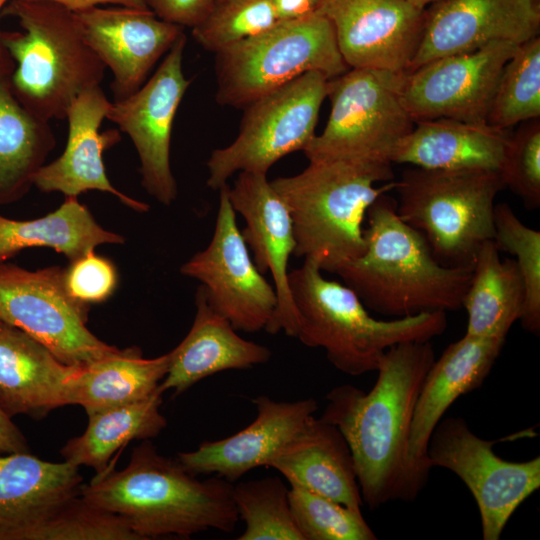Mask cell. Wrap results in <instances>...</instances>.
<instances>
[{
    "instance_id": "cell-32",
    "label": "cell",
    "mask_w": 540,
    "mask_h": 540,
    "mask_svg": "<svg viewBox=\"0 0 540 540\" xmlns=\"http://www.w3.org/2000/svg\"><path fill=\"white\" fill-rule=\"evenodd\" d=\"M160 388L146 399L88 415L86 430L60 450L65 461L93 468L97 476L109 471L111 457L132 440H148L167 425L160 413Z\"/></svg>"
},
{
    "instance_id": "cell-18",
    "label": "cell",
    "mask_w": 540,
    "mask_h": 540,
    "mask_svg": "<svg viewBox=\"0 0 540 540\" xmlns=\"http://www.w3.org/2000/svg\"><path fill=\"white\" fill-rule=\"evenodd\" d=\"M231 205L245 221L241 234L263 274L269 272L277 306L265 330L296 337L298 317L289 286L288 264L296 242L289 210L273 189L267 174L242 171L228 187Z\"/></svg>"
},
{
    "instance_id": "cell-22",
    "label": "cell",
    "mask_w": 540,
    "mask_h": 540,
    "mask_svg": "<svg viewBox=\"0 0 540 540\" xmlns=\"http://www.w3.org/2000/svg\"><path fill=\"white\" fill-rule=\"evenodd\" d=\"M505 340L465 334L435 358L428 370L415 404L408 441L410 461L426 479L432 468L428 443L435 427L460 396L482 385Z\"/></svg>"
},
{
    "instance_id": "cell-36",
    "label": "cell",
    "mask_w": 540,
    "mask_h": 540,
    "mask_svg": "<svg viewBox=\"0 0 540 540\" xmlns=\"http://www.w3.org/2000/svg\"><path fill=\"white\" fill-rule=\"evenodd\" d=\"M289 504L303 540H375L361 511L290 484Z\"/></svg>"
},
{
    "instance_id": "cell-23",
    "label": "cell",
    "mask_w": 540,
    "mask_h": 540,
    "mask_svg": "<svg viewBox=\"0 0 540 540\" xmlns=\"http://www.w3.org/2000/svg\"><path fill=\"white\" fill-rule=\"evenodd\" d=\"M79 466L30 452L0 454V540H33L68 500L81 494Z\"/></svg>"
},
{
    "instance_id": "cell-39",
    "label": "cell",
    "mask_w": 540,
    "mask_h": 540,
    "mask_svg": "<svg viewBox=\"0 0 540 540\" xmlns=\"http://www.w3.org/2000/svg\"><path fill=\"white\" fill-rule=\"evenodd\" d=\"M499 174L528 209L540 206V121L523 122L510 135Z\"/></svg>"
},
{
    "instance_id": "cell-19",
    "label": "cell",
    "mask_w": 540,
    "mask_h": 540,
    "mask_svg": "<svg viewBox=\"0 0 540 540\" xmlns=\"http://www.w3.org/2000/svg\"><path fill=\"white\" fill-rule=\"evenodd\" d=\"M86 41L112 74L114 101L135 93L184 28L151 10L90 7L74 12Z\"/></svg>"
},
{
    "instance_id": "cell-4",
    "label": "cell",
    "mask_w": 540,
    "mask_h": 540,
    "mask_svg": "<svg viewBox=\"0 0 540 540\" xmlns=\"http://www.w3.org/2000/svg\"><path fill=\"white\" fill-rule=\"evenodd\" d=\"M270 184L289 210L294 255L335 274L364 252L367 210L396 181L391 163L318 160Z\"/></svg>"
},
{
    "instance_id": "cell-34",
    "label": "cell",
    "mask_w": 540,
    "mask_h": 540,
    "mask_svg": "<svg viewBox=\"0 0 540 540\" xmlns=\"http://www.w3.org/2000/svg\"><path fill=\"white\" fill-rule=\"evenodd\" d=\"M289 489L278 477L239 482L233 499L245 523L238 540H303L292 517Z\"/></svg>"
},
{
    "instance_id": "cell-35",
    "label": "cell",
    "mask_w": 540,
    "mask_h": 540,
    "mask_svg": "<svg viewBox=\"0 0 540 540\" xmlns=\"http://www.w3.org/2000/svg\"><path fill=\"white\" fill-rule=\"evenodd\" d=\"M497 249L514 256L525 289L520 322L525 330L540 333V232L526 226L507 203L495 204L494 238Z\"/></svg>"
},
{
    "instance_id": "cell-16",
    "label": "cell",
    "mask_w": 540,
    "mask_h": 540,
    "mask_svg": "<svg viewBox=\"0 0 540 540\" xmlns=\"http://www.w3.org/2000/svg\"><path fill=\"white\" fill-rule=\"evenodd\" d=\"M349 68L407 72L421 40L425 9L406 0H324Z\"/></svg>"
},
{
    "instance_id": "cell-38",
    "label": "cell",
    "mask_w": 540,
    "mask_h": 540,
    "mask_svg": "<svg viewBox=\"0 0 540 540\" xmlns=\"http://www.w3.org/2000/svg\"><path fill=\"white\" fill-rule=\"evenodd\" d=\"M33 540H140L118 515L95 506L81 494L64 503Z\"/></svg>"
},
{
    "instance_id": "cell-3",
    "label": "cell",
    "mask_w": 540,
    "mask_h": 540,
    "mask_svg": "<svg viewBox=\"0 0 540 540\" xmlns=\"http://www.w3.org/2000/svg\"><path fill=\"white\" fill-rule=\"evenodd\" d=\"M365 220L364 252L335 274L367 309L400 318L462 308L472 269L439 263L423 235L397 215L396 200L379 196Z\"/></svg>"
},
{
    "instance_id": "cell-43",
    "label": "cell",
    "mask_w": 540,
    "mask_h": 540,
    "mask_svg": "<svg viewBox=\"0 0 540 540\" xmlns=\"http://www.w3.org/2000/svg\"><path fill=\"white\" fill-rule=\"evenodd\" d=\"M30 452L21 430L0 408V454Z\"/></svg>"
},
{
    "instance_id": "cell-31",
    "label": "cell",
    "mask_w": 540,
    "mask_h": 540,
    "mask_svg": "<svg viewBox=\"0 0 540 540\" xmlns=\"http://www.w3.org/2000/svg\"><path fill=\"white\" fill-rule=\"evenodd\" d=\"M123 241L122 236L102 228L77 197H66L58 209L34 220L0 215V264L31 247L52 248L72 262L101 244Z\"/></svg>"
},
{
    "instance_id": "cell-17",
    "label": "cell",
    "mask_w": 540,
    "mask_h": 540,
    "mask_svg": "<svg viewBox=\"0 0 540 540\" xmlns=\"http://www.w3.org/2000/svg\"><path fill=\"white\" fill-rule=\"evenodd\" d=\"M539 31L538 0H441L425 8L421 40L408 71L495 42L520 45Z\"/></svg>"
},
{
    "instance_id": "cell-20",
    "label": "cell",
    "mask_w": 540,
    "mask_h": 540,
    "mask_svg": "<svg viewBox=\"0 0 540 540\" xmlns=\"http://www.w3.org/2000/svg\"><path fill=\"white\" fill-rule=\"evenodd\" d=\"M110 105L101 86L83 91L71 102L66 112L68 138L64 152L35 173L33 185L42 192H61L66 197H77L89 190L107 192L131 209L146 212L148 204L118 191L106 175L103 152L120 139L116 130L102 134L99 131Z\"/></svg>"
},
{
    "instance_id": "cell-47",
    "label": "cell",
    "mask_w": 540,
    "mask_h": 540,
    "mask_svg": "<svg viewBox=\"0 0 540 540\" xmlns=\"http://www.w3.org/2000/svg\"><path fill=\"white\" fill-rule=\"evenodd\" d=\"M538 1H540V0H538Z\"/></svg>"
},
{
    "instance_id": "cell-26",
    "label": "cell",
    "mask_w": 540,
    "mask_h": 540,
    "mask_svg": "<svg viewBox=\"0 0 540 540\" xmlns=\"http://www.w3.org/2000/svg\"><path fill=\"white\" fill-rule=\"evenodd\" d=\"M266 467L353 510L364 504L350 448L338 428L312 416Z\"/></svg>"
},
{
    "instance_id": "cell-1",
    "label": "cell",
    "mask_w": 540,
    "mask_h": 540,
    "mask_svg": "<svg viewBox=\"0 0 540 540\" xmlns=\"http://www.w3.org/2000/svg\"><path fill=\"white\" fill-rule=\"evenodd\" d=\"M435 360L431 341H409L385 351L372 389L344 384L326 396L320 417L345 438L363 503L375 509L413 501L428 479L410 461L408 441L415 404Z\"/></svg>"
},
{
    "instance_id": "cell-9",
    "label": "cell",
    "mask_w": 540,
    "mask_h": 540,
    "mask_svg": "<svg viewBox=\"0 0 540 540\" xmlns=\"http://www.w3.org/2000/svg\"><path fill=\"white\" fill-rule=\"evenodd\" d=\"M405 74L349 68L329 79V119L303 150L307 159L391 163L393 150L415 125L402 102Z\"/></svg>"
},
{
    "instance_id": "cell-28",
    "label": "cell",
    "mask_w": 540,
    "mask_h": 540,
    "mask_svg": "<svg viewBox=\"0 0 540 540\" xmlns=\"http://www.w3.org/2000/svg\"><path fill=\"white\" fill-rule=\"evenodd\" d=\"M15 62L0 43V204L20 199L55 146L50 122L30 113L11 88Z\"/></svg>"
},
{
    "instance_id": "cell-2",
    "label": "cell",
    "mask_w": 540,
    "mask_h": 540,
    "mask_svg": "<svg viewBox=\"0 0 540 540\" xmlns=\"http://www.w3.org/2000/svg\"><path fill=\"white\" fill-rule=\"evenodd\" d=\"M81 495L122 518L140 540L209 529L229 533L239 520L232 482L217 475L199 480L149 441L134 448L123 470L82 485Z\"/></svg>"
},
{
    "instance_id": "cell-42",
    "label": "cell",
    "mask_w": 540,
    "mask_h": 540,
    "mask_svg": "<svg viewBox=\"0 0 540 540\" xmlns=\"http://www.w3.org/2000/svg\"><path fill=\"white\" fill-rule=\"evenodd\" d=\"M278 21L304 18L318 13L324 0H269Z\"/></svg>"
},
{
    "instance_id": "cell-29",
    "label": "cell",
    "mask_w": 540,
    "mask_h": 540,
    "mask_svg": "<svg viewBox=\"0 0 540 540\" xmlns=\"http://www.w3.org/2000/svg\"><path fill=\"white\" fill-rule=\"evenodd\" d=\"M524 303V283L515 259H501L494 241H486L477 253L462 300L468 316L465 334L506 339L520 320Z\"/></svg>"
},
{
    "instance_id": "cell-11",
    "label": "cell",
    "mask_w": 540,
    "mask_h": 540,
    "mask_svg": "<svg viewBox=\"0 0 540 540\" xmlns=\"http://www.w3.org/2000/svg\"><path fill=\"white\" fill-rule=\"evenodd\" d=\"M87 311L88 305L67 292L63 269L31 271L0 264V320L39 341L68 366L84 367L120 351L87 329Z\"/></svg>"
},
{
    "instance_id": "cell-14",
    "label": "cell",
    "mask_w": 540,
    "mask_h": 540,
    "mask_svg": "<svg viewBox=\"0 0 540 540\" xmlns=\"http://www.w3.org/2000/svg\"><path fill=\"white\" fill-rule=\"evenodd\" d=\"M186 41L183 33L154 74L129 97L111 102L106 115L134 144L142 186L166 206L178 194L170 165V143L176 112L191 83L183 72Z\"/></svg>"
},
{
    "instance_id": "cell-33",
    "label": "cell",
    "mask_w": 540,
    "mask_h": 540,
    "mask_svg": "<svg viewBox=\"0 0 540 540\" xmlns=\"http://www.w3.org/2000/svg\"><path fill=\"white\" fill-rule=\"evenodd\" d=\"M540 117V38L516 48L495 88L487 123L500 129Z\"/></svg>"
},
{
    "instance_id": "cell-12",
    "label": "cell",
    "mask_w": 540,
    "mask_h": 540,
    "mask_svg": "<svg viewBox=\"0 0 540 540\" xmlns=\"http://www.w3.org/2000/svg\"><path fill=\"white\" fill-rule=\"evenodd\" d=\"M496 441L471 431L462 417L441 419L427 449L430 466L455 475L474 497L482 538L498 540L517 508L540 487V457L507 461L493 451Z\"/></svg>"
},
{
    "instance_id": "cell-27",
    "label": "cell",
    "mask_w": 540,
    "mask_h": 540,
    "mask_svg": "<svg viewBox=\"0 0 540 540\" xmlns=\"http://www.w3.org/2000/svg\"><path fill=\"white\" fill-rule=\"evenodd\" d=\"M510 135L487 122L422 120L397 144L390 161L432 170L499 172Z\"/></svg>"
},
{
    "instance_id": "cell-10",
    "label": "cell",
    "mask_w": 540,
    "mask_h": 540,
    "mask_svg": "<svg viewBox=\"0 0 540 540\" xmlns=\"http://www.w3.org/2000/svg\"><path fill=\"white\" fill-rule=\"evenodd\" d=\"M328 80L307 72L244 107L237 137L213 150L206 163L207 186L219 190L237 172L267 174L284 156L303 151L316 135Z\"/></svg>"
},
{
    "instance_id": "cell-5",
    "label": "cell",
    "mask_w": 540,
    "mask_h": 540,
    "mask_svg": "<svg viewBox=\"0 0 540 540\" xmlns=\"http://www.w3.org/2000/svg\"><path fill=\"white\" fill-rule=\"evenodd\" d=\"M0 16L16 18L23 29L1 31V43L15 62L14 95L44 121L66 119L71 102L100 86L106 69L75 13L50 1L9 0Z\"/></svg>"
},
{
    "instance_id": "cell-6",
    "label": "cell",
    "mask_w": 540,
    "mask_h": 540,
    "mask_svg": "<svg viewBox=\"0 0 540 540\" xmlns=\"http://www.w3.org/2000/svg\"><path fill=\"white\" fill-rule=\"evenodd\" d=\"M312 260L289 271V286L298 329L305 346L322 348L339 371L360 376L376 371L390 347L409 341H431L447 328L443 311L379 320L345 284L326 279Z\"/></svg>"
},
{
    "instance_id": "cell-30",
    "label": "cell",
    "mask_w": 540,
    "mask_h": 540,
    "mask_svg": "<svg viewBox=\"0 0 540 540\" xmlns=\"http://www.w3.org/2000/svg\"><path fill=\"white\" fill-rule=\"evenodd\" d=\"M169 353L147 359L131 347L78 367L70 387L69 404L82 406L87 415L148 398L167 374Z\"/></svg>"
},
{
    "instance_id": "cell-44",
    "label": "cell",
    "mask_w": 540,
    "mask_h": 540,
    "mask_svg": "<svg viewBox=\"0 0 540 540\" xmlns=\"http://www.w3.org/2000/svg\"><path fill=\"white\" fill-rule=\"evenodd\" d=\"M50 1L64 6L65 8L75 12L84 10L90 7H95L103 4H114L128 8L141 10H149L145 0H44Z\"/></svg>"
},
{
    "instance_id": "cell-37",
    "label": "cell",
    "mask_w": 540,
    "mask_h": 540,
    "mask_svg": "<svg viewBox=\"0 0 540 540\" xmlns=\"http://www.w3.org/2000/svg\"><path fill=\"white\" fill-rule=\"evenodd\" d=\"M277 22L269 0H215L205 17L191 29L195 41L215 54Z\"/></svg>"
},
{
    "instance_id": "cell-7",
    "label": "cell",
    "mask_w": 540,
    "mask_h": 540,
    "mask_svg": "<svg viewBox=\"0 0 540 540\" xmlns=\"http://www.w3.org/2000/svg\"><path fill=\"white\" fill-rule=\"evenodd\" d=\"M504 187L494 170L411 167L396 181V212L439 263L472 269L481 246L494 238L495 199Z\"/></svg>"
},
{
    "instance_id": "cell-40",
    "label": "cell",
    "mask_w": 540,
    "mask_h": 540,
    "mask_svg": "<svg viewBox=\"0 0 540 540\" xmlns=\"http://www.w3.org/2000/svg\"><path fill=\"white\" fill-rule=\"evenodd\" d=\"M64 270V284L69 295L85 305L107 300L117 286L114 265L94 251L70 262Z\"/></svg>"
},
{
    "instance_id": "cell-8",
    "label": "cell",
    "mask_w": 540,
    "mask_h": 540,
    "mask_svg": "<svg viewBox=\"0 0 540 540\" xmlns=\"http://www.w3.org/2000/svg\"><path fill=\"white\" fill-rule=\"evenodd\" d=\"M348 69L325 16L315 13L278 21L215 53L216 101L244 108L307 72L318 71L331 79Z\"/></svg>"
},
{
    "instance_id": "cell-41",
    "label": "cell",
    "mask_w": 540,
    "mask_h": 540,
    "mask_svg": "<svg viewBox=\"0 0 540 540\" xmlns=\"http://www.w3.org/2000/svg\"><path fill=\"white\" fill-rule=\"evenodd\" d=\"M215 0H145L149 10L158 18L193 28L208 13Z\"/></svg>"
},
{
    "instance_id": "cell-45",
    "label": "cell",
    "mask_w": 540,
    "mask_h": 540,
    "mask_svg": "<svg viewBox=\"0 0 540 540\" xmlns=\"http://www.w3.org/2000/svg\"><path fill=\"white\" fill-rule=\"evenodd\" d=\"M406 1L414 4L415 6L425 9L431 4L441 1V0H406Z\"/></svg>"
},
{
    "instance_id": "cell-24",
    "label": "cell",
    "mask_w": 540,
    "mask_h": 540,
    "mask_svg": "<svg viewBox=\"0 0 540 540\" xmlns=\"http://www.w3.org/2000/svg\"><path fill=\"white\" fill-rule=\"evenodd\" d=\"M77 369L62 363L21 329L0 320V408L9 418H41L69 405Z\"/></svg>"
},
{
    "instance_id": "cell-25",
    "label": "cell",
    "mask_w": 540,
    "mask_h": 540,
    "mask_svg": "<svg viewBox=\"0 0 540 540\" xmlns=\"http://www.w3.org/2000/svg\"><path fill=\"white\" fill-rule=\"evenodd\" d=\"M196 314L186 337L169 353V367L159 388L175 395L221 371L248 369L267 362L266 346L237 334L230 322L212 308L200 285L195 295Z\"/></svg>"
},
{
    "instance_id": "cell-15",
    "label": "cell",
    "mask_w": 540,
    "mask_h": 540,
    "mask_svg": "<svg viewBox=\"0 0 540 540\" xmlns=\"http://www.w3.org/2000/svg\"><path fill=\"white\" fill-rule=\"evenodd\" d=\"M517 47L495 42L407 71L402 87L404 107L415 123L438 118L487 122L500 74Z\"/></svg>"
},
{
    "instance_id": "cell-21",
    "label": "cell",
    "mask_w": 540,
    "mask_h": 540,
    "mask_svg": "<svg viewBox=\"0 0 540 540\" xmlns=\"http://www.w3.org/2000/svg\"><path fill=\"white\" fill-rule=\"evenodd\" d=\"M253 403L257 416L250 425L227 438L205 441L194 451L181 452L177 460L193 475L215 474L234 482L256 467L267 466L318 408L312 398L280 402L259 396Z\"/></svg>"
},
{
    "instance_id": "cell-13",
    "label": "cell",
    "mask_w": 540,
    "mask_h": 540,
    "mask_svg": "<svg viewBox=\"0 0 540 540\" xmlns=\"http://www.w3.org/2000/svg\"><path fill=\"white\" fill-rule=\"evenodd\" d=\"M228 184L219 191L213 235L208 246L184 263L180 272L201 283L214 310L236 329H265L277 306L274 286L255 265L236 221Z\"/></svg>"
},
{
    "instance_id": "cell-46",
    "label": "cell",
    "mask_w": 540,
    "mask_h": 540,
    "mask_svg": "<svg viewBox=\"0 0 540 540\" xmlns=\"http://www.w3.org/2000/svg\"><path fill=\"white\" fill-rule=\"evenodd\" d=\"M9 0H0V12ZM0 43H1V30H0Z\"/></svg>"
}]
</instances>
